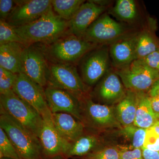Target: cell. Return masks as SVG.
Returning <instances> with one entry per match:
<instances>
[{"mask_svg":"<svg viewBox=\"0 0 159 159\" xmlns=\"http://www.w3.org/2000/svg\"><path fill=\"white\" fill-rule=\"evenodd\" d=\"M107 9L94 1L85 2L69 21V34L82 38L88 29Z\"/></svg>","mask_w":159,"mask_h":159,"instance_id":"5bb4252c","label":"cell"},{"mask_svg":"<svg viewBox=\"0 0 159 159\" xmlns=\"http://www.w3.org/2000/svg\"><path fill=\"white\" fill-rule=\"evenodd\" d=\"M14 2L15 6L6 21L14 28L35 21L52 7L51 0H22Z\"/></svg>","mask_w":159,"mask_h":159,"instance_id":"30bf717a","label":"cell"},{"mask_svg":"<svg viewBox=\"0 0 159 159\" xmlns=\"http://www.w3.org/2000/svg\"><path fill=\"white\" fill-rule=\"evenodd\" d=\"M115 72L127 90L136 93L148 92L159 79V72L150 68L138 60L128 66L116 69Z\"/></svg>","mask_w":159,"mask_h":159,"instance_id":"5b68a950","label":"cell"},{"mask_svg":"<svg viewBox=\"0 0 159 159\" xmlns=\"http://www.w3.org/2000/svg\"><path fill=\"white\" fill-rule=\"evenodd\" d=\"M99 139L95 134H83L73 143L65 156L81 157L87 156L98 149Z\"/></svg>","mask_w":159,"mask_h":159,"instance_id":"7402d4cb","label":"cell"},{"mask_svg":"<svg viewBox=\"0 0 159 159\" xmlns=\"http://www.w3.org/2000/svg\"><path fill=\"white\" fill-rule=\"evenodd\" d=\"M137 60L159 72V50L152 52L142 59Z\"/></svg>","mask_w":159,"mask_h":159,"instance_id":"1f68e13d","label":"cell"},{"mask_svg":"<svg viewBox=\"0 0 159 159\" xmlns=\"http://www.w3.org/2000/svg\"><path fill=\"white\" fill-rule=\"evenodd\" d=\"M159 50V41L152 32L145 30L138 33L136 60L142 59Z\"/></svg>","mask_w":159,"mask_h":159,"instance_id":"603a6c76","label":"cell"},{"mask_svg":"<svg viewBox=\"0 0 159 159\" xmlns=\"http://www.w3.org/2000/svg\"><path fill=\"white\" fill-rule=\"evenodd\" d=\"M0 108L39 139L42 126V117L13 90L0 95Z\"/></svg>","mask_w":159,"mask_h":159,"instance_id":"277c9868","label":"cell"},{"mask_svg":"<svg viewBox=\"0 0 159 159\" xmlns=\"http://www.w3.org/2000/svg\"><path fill=\"white\" fill-rule=\"evenodd\" d=\"M142 149L144 159H159V152L148 150L143 147Z\"/></svg>","mask_w":159,"mask_h":159,"instance_id":"e575fe53","label":"cell"},{"mask_svg":"<svg viewBox=\"0 0 159 159\" xmlns=\"http://www.w3.org/2000/svg\"><path fill=\"white\" fill-rule=\"evenodd\" d=\"M69 21L60 17L51 7L35 21L14 29L20 37L30 46L36 43L46 44L53 42L69 34Z\"/></svg>","mask_w":159,"mask_h":159,"instance_id":"6da1fadb","label":"cell"},{"mask_svg":"<svg viewBox=\"0 0 159 159\" xmlns=\"http://www.w3.org/2000/svg\"><path fill=\"white\" fill-rule=\"evenodd\" d=\"M85 2L83 0H52L51 5L57 16L69 21Z\"/></svg>","mask_w":159,"mask_h":159,"instance_id":"cb8c5ba5","label":"cell"},{"mask_svg":"<svg viewBox=\"0 0 159 159\" xmlns=\"http://www.w3.org/2000/svg\"><path fill=\"white\" fill-rule=\"evenodd\" d=\"M142 147L148 150L159 152V135L151 128L146 129Z\"/></svg>","mask_w":159,"mask_h":159,"instance_id":"4dcf8cb0","label":"cell"},{"mask_svg":"<svg viewBox=\"0 0 159 159\" xmlns=\"http://www.w3.org/2000/svg\"><path fill=\"white\" fill-rule=\"evenodd\" d=\"M16 4L12 0H0L1 20L6 21L13 10Z\"/></svg>","mask_w":159,"mask_h":159,"instance_id":"d6a6232c","label":"cell"},{"mask_svg":"<svg viewBox=\"0 0 159 159\" xmlns=\"http://www.w3.org/2000/svg\"><path fill=\"white\" fill-rule=\"evenodd\" d=\"M150 128L153 129L159 135V120H158L151 127H150Z\"/></svg>","mask_w":159,"mask_h":159,"instance_id":"74e56055","label":"cell"},{"mask_svg":"<svg viewBox=\"0 0 159 159\" xmlns=\"http://www.w3.org/2000/svg\"><path fill=\"white\" fill-rule=\"evenodd\" d=\"M152 108L154 113L159 119V99L149 97Z\"/></svg>","mask_w":159,"mask_h":159,"instance_id":"8d00e7d4","label":"cell"},{"mask_svg":"<svg viewBox=\"0 0 159 159\" xmlns=\"http://www.w3.org/2000/svg\"><path fill=\"white\" fill-rule=\"evenodd\" d=\"M1 159H11L6 158H1Z\"/></svg>","mask_w":159,"mask_h":159,"instance_id":"f35d334b","label":"cell"},{"mask_svg":"<svg viewBox=\"0 0 159 159\" xmlns=\"http://www.w3.org/2000/svg\"><path fill=\"white\" fill-rule=\"evenodd\" d=\"M84 159H120V151L114 147L98 148Z\"/></svg>","mask_w":159,"mask_h":159,"instance_id":"f546056e","label":"cell"},{"mask_svg":"<svg viewBox=\"0 0 159 159\" xmlns=\"http://www.w3.org/2000/svg\"><path fill=\"white\" fill-rule=\"evenodd\" d=\"M22 73L43 87L48 85V65L40 48L25 47L21 55Z\"/></svg>","mask_w":159,"mask_h":159,"instance_id":"7c38bea8","label":"cell"},{"mask_svg":"<svg viewBox=\"0 0 159 159\" xmlns=\"http://www.w3.org/2000/svg\"><path fill=\"white\" fill-rule=\"evenodd\" d=\"M22 159L5 132L0 127V158Z\"/></svg>","mask_w":159,"mask_h":159,"instance_id":"83f0119b","label":"cell"},{"mask_svg":"<svg viewBox=\"0 0 159 159\" xmlns=\"http://www.w3.org/2000/svg\"><path fill=\"white\" fill-rule=\"evenodd\" d=\"M26 46L16 43L0 45V67L15 74L22 73V53Z\"/></svg>","mask_w":159,"mask_h":159,"instance_id":"d6986e66","label":"cell"},{"mask_svg":"<svg viewBox=\"0 0 159 159\" xmlns=\"http://www.w3.org/2000/svg\"><path fill=\"white\" fill-rule=\"evenodd\" d=\"M80 64L81 78L85 84L93 85L109 70L111 58L107 46H100L83 57Z\"/></svg>","mask_w":159,"mask_h":159,"instance_id":"ba28073f","label":"cell"},{"mask_svg":"<svg viewBox=\"0 0 159 159\" xmlns=\"http://www.w3.org/2000/svg\"><path fill=\"white\" fill-rule=\"evenodd\" d=\"M124 87L116 72L109 70L100 83L98 94L102 101L107 103L119 102L127 92Z\"/></svg>","mask_w":159,"mask_h":159,"instance_id":"ac0fdd59","label":"cell"},{"mask_svg":"<svg viewBox=\"0 0 159 159\" xmlns=\"http://www.w3.org/2000/svg\"><path fill=\"white\" fill-rule=\"evenodd\" d=\"M139 102V93L127 90L116 108L117 119L123 126L133 125Z\"/></svg>","mask_w":159,"mask_h":159,"instance_id":"ffe728a7","label":"cell"},{"mask_svg":"<svg viewBox=\"0 0 159 159\" xmlns=\"http://www.w3.org/2000/svg\"><path fill=\"white\" fill-rule=\"evenodd\" d=\"M127 34L125 26L104 13L90 26L83 38L99 46H107Z\"/></svg>","mask_w":159,"mask_h":159,"instance_id":"52a82bcc","label":"cell"},{"mask_svg":"<svg viewBox=\"0 0 159 159\" xmlns=\"http://www.w3.org/2000/svg\"><path fill=\"white\" fill-rule=\"evenodd\" d=\"M18 74L0 67V95L13 90Z\"/></svg>","mask_w":159,"mask_h":159,"instance_id":"f1b7e54d","label":"cell"},{"mask_svg":"<svg viewBox=\"0 0 159 159\" xmlns=\"http://www.w3.org/2000/svg\"><path fill=\"white\" fill-rule=\"evenodd\" d=\"M47 103L52 113L70 114L83 123L82 104L80 98L69 91L48 86L44 89Z\"/></svg>","mask_w":159,"mask_h":159,"instance_id":"8fae6325","label":"cell"},{"mask_svg":"<svg viewBox=\"0 0 159 159\" xmlns=\"http://www.w3.org/2000/svg\"><path fill=\"white\" fill-rule=\"evenodd\" d=\"M43 119L42 126L39 136L42 152L50 157L65 155L71 143L63 139L56 130L52 121V114Z\"/></svg>","mask_w":159,"mask_h":159,"instance_id":"4fadbf2b","label":"cell"},{"mask_svg":"<svg viewBox=\"0 0 159 159\" xmlns=\"http://www.w3.org/2000/svg\"><path fill=\"white\" fill-rule=\"evenodd\" d=\"M10 43H16L29 46L27 43L16 33L14 28L6 21L0 20V45Z\"/></svg>","mask_w":159,"mask_h":159,"instance_id":"4316f807","label":"cell"},{"mask_svg":"<svg viewBox=\"0 0 159 159\" xmlns=\"http://www.w3.org/2000/svg\"><path fill=\"white\" fill-rule=\"evenodd\" d=\"M120 159H144L142 148H135L132 150L120 151Z\"/></svg>","mask_w":159,"mask_h":159,"instance_id":"836d02e7","label":"cell"},{"mask_svg":"<svg viewBox=\"0 0 159 159\" xmlns=\"http://www.w3.org/2000/svg\"><path fill=\"white\" fill-rule=\"evenodd\" d=\"M114 15L125 22L133 21L138 16V9L134 0H118L112 9Z\"/></svg>","mask_w":159,"mask_h":159,"instance_id":"d4e9b609","label":"cell"},{"mask_svg":"<svg viewBox=\"0 0 159 159\" xmlns=\"http://www.w3.org/2000/svg\"><path fill=\"white\" fill-rule=\"evenodd\" d=\"M0 127L5 132L22 159H40L39 140L0 108Z\"/></svg>","mask_w":159,"mask_h":159,"instance_id":"3957f363","label":"cell"},{"mask_svg":"<svg viewBox=\"0 0 159 159\" xmlns=\"http://www.w3.org/2000/svg\"><path fill=\"white\" fill-rule=\"evenodd\" d=\"M52 119L61 136L69 143H73L83 134V123L70 114L62 112L52 113Z\"/></svg>","mask_w":159,"mask_h":159,"instance_id":"e0dca14e","label":"cell"},{"mask_svg":"<svg viewBox=\"0 0 159 159\" xmlns=\"http://www.w3.org/2000/svg\"><path fill=\"white\" fill-rule=\"evenodd\" d=\"M48 84L69 91L79 98L88 90L86 84L72 65L51 63L48 66Z\"/></svg>","mask_w":159,"mask_h":159,"instance_id":"8992f818","label":"cell"},{"mask_svg":"<svg viewBox=\"0 0 159 159\" xmlns=\"http://www.w3.org/2000/svg\"><path fill=\"white\" fill-rule=\"evenodd\" d=\"M40 48L52 63L72 65L99 46L82 38L67 34Z\"/></svg>","mask_w":159,"mask_h":159,"instance_id":"7a4b0ae2","label":"cell"},{"mask_svg":"<svg viewBox=\"0 0 159 159\" xmlns=\"http://www.w3.org/2000/svg\"><path fill=\"white\" fill-rule=\"evenodd\" d=\"M84 111L90 123L97 128L119 126L116 109L107 105L96 103L90 99H86Z\"/></svg>","mask_w":159,"mask_h":159,"instance_id":"2e32d148","label":"cell"},{"mask_svg":"<svg viewBox=\"0 0 159 159\" xmlns=\"http://www.w3.org/2000/svg\"><path fill=\"white\" fill-rule=\"evenodd\" d=\"M139 93V102L134 125L140 128H150L159 119L154 113L150 98L145 93Z\"/></svg>","mask_w":159,"mask_h":159,"instance_id":"44dd1931","label":"cell"},{"mask_svg":"<svg viewBox=\"0 0 159 159\" xmlns=\"http://www.w3.org/2000/svg\"><path fill=\"white\" fill-rule=\"evenodd\" d=\"M146 130L133 124L123 126L121 129V133L130 141L134 148H142L145 141Z\"/></svg>","mask_w":159,"mask_h":159,"instance_id":"484cf974","label":"cell"},{"mask_svg":"<svg viewBox=\"0 0 159 159\" xmlns=\"http://www.w3.org/2000/svg\"><path fill=\"white\" fill-rule=\"evenodd\" d=\"M138 35V33L126 34L110 45V56L115 69L128 66L136 60Z\"/></svg>","mask_w":159,"mask_h":159,"instance_id":"9a60e30c","label":"cell"},{"mask_svg":"<svg viewBox=\"0 0 159 159\" xmlns=\"http://www.w3.org/2000/svg\"><path fill=\"white\" fill-rule=\"evenodd\" d=\"M12 90L35 109L42 118L52 114L46 100L44 89L23 73L18 74Z\"/></svg>","mask_w":159,"mask_h":159,"instance_id":"9c48e42d","label":"cell"},{"mask_svg":"<svg viewBox=\"0 0 159 159\" xmlns=\"http://www.w3.org/2000/svg\"><path fill=\"white\" fill-rule=\"evenodd\" d=\"M149 97L159 99V79L156 80L147 92Z\"/></svg>","mask_w":159,"mask_h":159,"instance_id":"d590c367","label":"cell"}]
</instances>
